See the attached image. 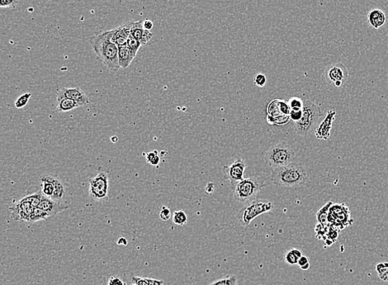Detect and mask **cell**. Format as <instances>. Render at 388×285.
Here are the masks:
<instances>
[{
    "mask_svg": "<svg viewBox=\"0 0 388 285\" xmlns=\"http://www.w3.org/2000/svg\"><path fill=\"white\" fill-rule=\"evenodd\" d=\"M273 183L278 187L301 188L308 181V175L301 162H292L284 167L272 168Z\"/></svg>",
    "mask_w": 388,
    "mask_h": 285,
    "instance_id": "cell-1",
    "label": "cell"
},
{
    "mask_svg": "<svg viewBox=\"0 0 388 285\" xmlns=\"http://www.w3.org/2000/svg\"><path fill=\"white\" fill-rule=\"evenodd\" d=\"M90 41L97 58L103 65L109 71H118V47L112 42L109 31L93 36Z\"/></svg>",
    "mask_w": 388,
    "mask_h": 285,
    "instance_id": "cell-2",
    "label": "cell"
},
{
    "mask_svg": "<svg viewBox=\"0 0 388 285\" xmlns=\"http://www.w3.org/2000/svg\"><path fill=\"white\" fill-rule=\"evenodd\" d=\"M265 186V181L260 177L244 179L232 189L233 197L239 203H250L256 199L258 194Z\"/></svg>",
    "mask_w": 388,
    "mask_h": 285,
    "instance_id": "cell-3",
    "label": "cell"
},
{
    "mask_svg": "<svg viewBox=\"0 0 388 285\" xmlns=\"http://www.w3.org/2000/svg\"><path fill=\"white\" fill-rule=\"evenodd\" d=\"M296 158V152L286 142H279L273 145L265 152V159L272 168L290 164Z\"/></svg>",
    "mask_w": 388,
    "mask_h": 285,
    "instance_id": "cell-4",
    "label": "cell"
},
{
    "mask_svg": "<svg viewBox=\"0 0 388 285\" xmlns=\"http://www.w3.org/2000/svg\"><path fill=\"white\" fill-rule=\"evenodd\" d=\"M323 116V113L316 105L310 100L303 102L302 116L300 121L294 122V127L299 136H306L312 131L318 120Z\"/></svg>",
    "mask_w": 388,
    "mask_h": 285,
    "instance_id": "cell-5",
    "label": "cell"
},
{
    "mask_svg": "<svg viewBox=\"0 0 388 285\" xmlns=\"http://www.w3.org/2000/svg\"><path fill=\"white\" fill-rule=\"evenodd\" d=\"M274 209L271 201L266 200H254L243 207L237 214V219L243 227H247L255 217L268 213Z\"/></svg>",
    "mask_w": 388,
    "mask_h": 285,
    "instance_id": "cell-6",
    "label": "cell"
},
{
    "mask_svg": "<svg viewBox=\"0 0 388 285\" xmlns=\"http://www.w3.org/2000/svg\"><path fill=\"white\" fill-rule=\"evenodd\" d=\"M349 208L345 204H333L328 214L327 223L335 229H345L352 224Z\"/></svg>",
    "mask_w": 388,
    "mask_h": 285,
    "instance_id": "cell-7",
    "label": "cell"
},
{
    "mask_svg": "<svg viewBox=\"0 0 388 285\" xmlns=\"http://www.w3.org/2000/svg\"><path fill=\"white\" fill-rule=\"evenodd\" d=\"M289 102L285 100H274L270 102L267 108L268 122L277 125H284L290 119Z\"/></svg>",
    "mask_w": 388,
    "mask_h": 285,
    "instance_id": "cell-8",
    "label": "cell"
},
{
    "mask_svg": "<svg viewBox=\"0 0 388 285\" xmlns=\"http://www.w3.org/2000/svg\"><path fill=\"white\" fill-rule=\"evenodd\" d=\"M109 191V179L106 172H99L90 180V196L96 201H107Z\"/></svg>",
    "mask_w": 388,
    "mask_h": 285,
    "instance_id": "cell-9",
    "label": "cell"
},
{
    "mask_svg": "<svg viewBox=\"0 0 388 285\" xmlns=\"http://www.w3.org/2000/svg\"><path fill=\"white\" fill-rule=\"evenodd\" d=\"M325 77L329 84L340 87L349 78V71L344 64H332L325 69Z\"/></svg>",
    "mask_w": 388,
    "mask_h": 285,
    "instance_id": "cell-10",
    "label": "cell"
},
{
    "mask_svg": "<svg viewBox=\"0 0 388 285\" xmlns=\"http://www.w3.org/2000/svg\"><path fill=\"white\" fill-rule=\"evenodd\" d=\"M246 169V163L241 158H238L229 166H224V176L230 181L231 188L244 180V175Z\"/></svg>",
    "mask_w": 388,
    "mask_h": 285,
    "instance_id": "cell-11",
    "label": "cell"
},
{
    "mask_svg": "<svg viewBox=\"0 0 388 285\" xmlns=\"http://www.w3.org/2000/svg\"><path fill=\"white\" fill-rule=\"evenodd\" d=\"M31 204L26 197L10 207L9 211L12 214L13 219L19 222H27L29 221V217L33 211Z\"/></svg>",
    "mask_w": 388,
    "mask_h": 285,
    "instance_id": "cell-12",
    "label": "cell"
},
{
    "mask_svg": "<svg viewBox=\"0 0 388 285\" xmlns=\"http://www.w3.org/2000/svg\"><path fill=\"white\" fill-rule=\"evenodd\" d=\"M336 111L330 110L328 111L327 115L325 116L324 121L320 123V126L315 130V137L318 140L327 141L330 139V132L332 129L333 121L335 120Z\"/></svg>",
    "mask_w": 388,
    "mask_h": 285,
    "instance_id": "cell-13",
    "label": "cell"
},
{
    "mask_svg": "<svg viewBox=\"0 0 388 285\" xmlns=\"http://www.w3.org/2000/svg\"><path fill=\"white\" fill-rule=\"evenodd\" d=\"M38 208L45 211L46 214H48L49 216L51 217L56 216L60 212L68 210L69 206L66 204L60 203V202L54 201L52 199L43 196L41 199V203L38 206Z\"/></svg>",
    "mask_w": 388,
    "mask_h": 285,
    "instance_id": "cell-14",
    "label": "cell"
},
{
    "mask_svg": "<svg viewBox=\"0 0 388 285\" xmlns=\"http://www.w3.org/2000/svg\"><path fill=\"white\" fill-rule=\"evenodd\" d=\"M57 94L62 95L64 97L76 101L81 107L90 103L89 97L80 87H63L58 90Z\"/></svg>",
    "mask_w": 388,
    "mask_h": 285,
    "instance_id": "cell-15",
    "label": "cell"
},
{
    "mask_svg": "<svg viewBox=\"0 0 388 285\" xmlns=\"http://www.w3.org/2000/svg\"><path fill=\"white\" fill-rule=\"evenodd\" d=\"M110 36L113 43L117 47L126 46L128 37L131 35V22L121 25L115 29L110 30Z\"/></svg>",
    "mask_w": 388,
    "mask_h": 285,
    "instance_id": "cell-16",
    "label": "cell"
},
{
    "mask_svg": "<svg viewBox=\"0 0 388 285\" xmlns=\"http://www.w3.org/2000/svg\"><path fill=\"white\" fill-rule=\"evenodd\" d=\"M131 35L136 40H138L142 46L148 43L153 37V34L150 31L144 28L142 21L131 22Z\"/></svg>",
    "mask_w": 388,
    "mask_h": 285,
    "instance_id": "cell-17",
    "label": "cell"
},
{
    "mask_svg": "<svg viewBox=\"0 0 388 285\" xmlns=\"http://www.w3.org/2000/svg\"><path fill=\"white\" fill-rule=\"evenodd\" d=\"M54 182H55V190L51 199L60 203L68 205L67 198H68L69 189L66 184L57 177H54Z\"/></svg>",
    "mask_w": 388,
    "mask_h": 285,
    "instance_id": "cell-18",
    "label": "cell"
},
{
    "mask_svg": "<svg viewBox=\"0 0 388 285\" xmlns=\"http://www.w3.org/2000/svg\"><path fill=\"white\" fill-rule=\"evenodd\" d=\"M136 56V54H134L126 45L118 47V62L120 68L124 70L128 68Z\"/></svg>",
    "mask_w": 388,
    "mask_h": 285,
    "instance_id": "cell-19",
    "label": "cell"
},
{
    "mask_svg": "<svg viewBox=\"0 0 388 285\" xmlns=\"http://www.w3.org/2000/svg\"><path fill=\"white\" fill-rule=\"evenodd\" d=\"M56 97V111L58 112H67L81 107L76 101L64 97L62 95L57 94Z\"/></svg>",
    "mask_w": 388,
    "mask_h": 285,
    "instance_id": "cell-20",
    "label": "cell"
},
{
    "mask_svg": "<svg viewBox=\"0 0 388 285\" xmlns=\"http://www.w3.org/2000/svg\"><path fill=\"white\" fill-rule=\"evenodd\" d=\"M368 20L370 26L374 29H379L386 22V15L382 10H372L368 15Z\"/></svg>",
    "mask_w": 388,
    "mask_h": 285,
    "instance_id": "cell-21",
    "label": "cell"
},
{
    "mask_svg": "<svg viewBox=\"0 0 388 285\" xmlns=\"http://www.w3.org/2000/svg\"><path fill=\"white\" fill-rule=\"evenodd\" d=\"M41 192L42 195L48 198H51L55 190V182H54V176L50 175H44L41 177Z\"/></svg>",
    "mask_w": 388,
    "mask_h": 285,
    "instance_id": "cell-22",
    "label": "cell"
},
{
    "mask_svg": "<svg viewBox=\"0 0 388 285\" xmlns=\"http://www.w3.org/2000/svg\"><path fill=\"white\" fill-rule=\"evenodd\" d=\"M301 256H302V253H301V251L293 248L285 254V261L291 266L297 265L299 259L301 258Z\"/></svg>",
    "mask_w": 388,
    "mask_h": 285,
    "instance_id": "cell-23",
    "label": "cell"
},
{
    "mask_svg": "<svg viewBox=\"0 0 388 285\" xmlns=\"http://www.w3.org/2000/svg\"><path fill=\"white\" fill-rule=\"evenodd\" d=\"M333 205V202L329 201L328 203L325 204L322 208H320V211L316 214V219L319 223H327L328 214L330 211V207Z\"/></svg>",
    "mask_w": 388,
    "mask_h": 285,
    "instance_id": "cell-24",
    "label": "cell"
},
{
    "mask_svg": "<svg viewBox=\"0 0 388 285\" xmlns=\"http://www.w3.org/2000/svg\"><path fill=\"white\" fill-rule=\"evenodd\" d=\"M48 217H50L48 214H46L45 211L37 207V208L33 209L32 214L30 215L28 222H38V221H41V220L47 219Z\"/></svg>",
    "mask_w": 388,
    "mask_h": 285,
    "instance_id": "cell-25",
    "label": "cell"
},
{
    "mask_svg": "<svg viewBox=\"0 0 388 285\" xmlns=\"http://www.w3.org/2000/svg\"><path fill=\"white\" fill-rule=\"evenodd\" d=\"M173 222H175V224L180 225V226H184V225L187 224V214H186L185 211H175L174 214H173Z\"/></svg>",
    "mask_w": 388,
    "mask_h": 285,
    "instance_id": "cell-26",
    "label": "cell"
},
{
    "mask_svg": "<svg viewBox=\"0 0 388 285\" xmlns=\"http://www.w3.org/2000/svg\"><path fill=\"white\" fill-rule=\"evenodd\" d=\"M376 271L379 274V278L384 282H388V263L381 262L376 266Z\"/></svg>",
    "mask_w": 388,
    "mask_h": 285,
    "instance_id": "cell-27",
    "label": "cell"
},
{
    "mask_svg": "<svg viewBox=\"0 0 388 285\" xmlns=\"http://www.w3.org/2000/svg\"><path fill=\"white\" fill-rule=\"evenodd\" d=\"M237 277L235 276H228L218 281H214L207 285H237Z\"/></svg>",
    "mask_w": 388,
    "mask_h": 285,
    "instance_id": "cell-28",
    "label": "cell"
},
{
    "mask_svg": "<svg viewBox=\"0 0 388 285\" xmlns=\"http://www.w3.org/2000/svg\"><path fill=\"white\" fill-rule=\"evenodd\" d=\"M42 197H43V195H42L41 191H37L36 193L30 195V196H26V198L29 201L32 208H37V207H38L39 205L41 203Z\"/></svg>",
    "mask_w": 388,
    "mask_h": 285,
    "instance_id": "cell-29",
    "label": "cell"
},
{
    "mask_svg": "<svg viewBox=\"0 0 388 285\" xmlns=\"http://www.w3.org/2000/svg\"><path fill=\"white\" fill-rule=\"evenodd\" d=\"M126 46H128L129 49L131 50L132 52L136 55L142 45H141V42H140L138 40H136L135 37H133L131 35H130V36L128 37V40H127V42H126Z\"/></svg>",
    "mask_w": 388,
    "mask_h": 285,
    "instance_id": "cell-30",
    "label": "cell"
},
{
    "mask_svg": "<svg viewBox=\"0 0 388 285\" xmlns=\"http://www.w3.org/2000/svg\"><path fill=\"white\" fill-rule=\"evenodd\" d=\"M31 97H32V94H31V93H28V92H26L24 94L21 95V96L17 98V101L15 102V107H16V108H23L25 106H27Z\"/></svg>",
    "mask_w": 388,
    "mask_h": 285,
    "instance_id": "cell-31",
    "label": "cell"
},
{
    "mask_svg": "<svg viewBox=\"0 0 388 285\" xmlns=\"http://www.w3.org/2000/svg\"><path fill=\"white\" fill-rule=\"evenodd\" d=\"M289 105L291 111H300L303 107V102L298 97H292L289 100Z\"/></svg>",
    "mask_w": 388,
    "mask_h": 285,
    "instance_id": "cell-32",
    "label": "cell"
},
{
    "mask_svg": "<svg viewBox=\"0 0 388 285\" xmlns=\"http://www.w3.org/2000/svg\"><path fill=\"white\" fill-rule=\"evenodd\" d=\"M18 3V0H0V9L15 8Z\"/></svg>",
    "mask_w": 388,
    "mask_h": 285,
    "instance_id": "cell-33",
    "label": "cell"
},
{
    "mask_svg": "<svg viewBox=\"0 0 388 285\" xmlns=\"http://www.w3.org/2000/svg\"><path fill=\"white\" fill-rule=\"evenodd\" d=\"M254 82H255V85H257L258 87H265L267 83V77L263 73H259L254 78Z\"/></svg>",
    "mask_w": 388,
    "mask_h": 285,
    "instance_id": "cell-34",
    "label": "cell"
},
{
    "mask_svg": "<svg viewBox=\"0 0 388 285\" xmlns=\"http://www.w3.org/2000/svg\"><path fill=\"white\" fill-rule=\"evenodd\" d=\"M297 265H298L299 267H300L301 270H303V271H307V270L310 269V260H309V258L307 257V256H303V255H302L301 258L299 259L298 263H297Z\"/></svg>",
    "mask_w": 388,
    "mask_h": 285,
    "instance_id": "cell-35",
    "label": "cell"
},
{
    "mask_svg": "<svg viewBox=\"0 0 388 285\" xmlns=\"http://www.w3.org/2000/svg\"><path fill=\"white\" fill-rule=\"evenodd\" d=\"M160 219H162L163 221H168L170 219L171 217V212H170V208L163 206L161 208L160 213Z\"/></svg>",
    "mask_w": 388,
    "mask_h": 285,
    "instance_id": "cell-36",
    "label": "cell"
},
{
    "mask_svg": "<svg viewBox=\"0 0 388 285\" xmlns=\"http://www.w3.org/2000/svg\"><path fill=\"white\" fill-rule=\"evenodd\" d=\"M301 116H302V110H300V111H291V110L290 111V119L294 122L300 121Z\"/></svg>",
    "mask_w": 388,
    "mask_h": 285,
    "instance_id": "cell-37",
    "label": "cell"
},
{
    "mask_svg": "<svg viewBox=\"0 0 388 285\" xmlns=\"http://www.w3.org/2000/svg\"><path fill=\"white\" fill-rule=\"evenodd\" d=\"M131 285H148V284L146 282V278L134 276L132 280H131Z\"/></svg>",
    "mask_w": 388,
    "mask_h": 285,
    "instance_id": "cell-38",
    "label": "cell"
},
{
    "mask_svg": "<svg viewBox=\"0 0 388 285\" xmlns=\"http://www.w3.org/2000/svg\"><path fill=\"white\" fill-rule=\"evenodd\" d=\"M107 285H126V283H124L123 281H121V279L117 278V277H111L108 281V284Z\"/></svg>",
    "mask_w": 388,
    "mask_h": 285,
    "instance_id": "cell-39",
    "label": "cell"
},
{
    "mask_svg": "<svg viewBox=\"0 0 388 285\" xmlns=\"http://www.w3.org/2000/svg\"><path fill=\"white\" fill-rule=\"evenodd\" d=\"M142 26L147 31H151L154 27V22L150 19H146L142 21Z\"/></svg>",
    "mask_w": 388,
    "mask_h": 285,
    "instance_id": "cell-40",
    "label": "cell"
},
{
    "mask_svg": "<svg viewBox=\"0 0 388 285\" xmlns=\"http://www.w3.org/2000/svg\"><path fill=\"white\" fill-rule=\"evenodd\" d=\"M146 281L148 285H164V281H157V280L151 278H146Z\"/></svg>",
    "mask_w": 388,
    "mask_h": 285,
    "instance_id": "cell-41",
    "label": "cell"
},
{
    "mask_svg": "<svg viewBox=\"0 0 388 285\" xmlns=\"http://www.w3.org/2000/svg\"><path fill=\"white\" fill-rule=\"evenodd\" d=\"M215 190V185L212 182H209L205 187V192L207 194H212Z\"/></svg>",
    "mask_w": 388,
    "mask_h": 285,
    "instance_id": "cell-42",
    "label": "cell"
},
{
    "mask_svg": "<svg viewBox=\"0 0 388 285\" xmlns=\"http://www.w3.org/2000/svg\"><path fill=\"white\" fill-rule=\"evenodd\" d=\"M158 152L157 151H154V152H150L146 154V161H147V162H150L152 161V160L155 158L156 156H157Z\"/></svg>",
    "mask_w": 388,
    "mask_h": 285,
    "instance_id": "cell-43",
    "label": "cell"
},
{
    "mask_svg": "<svg viewBox=\"0 0 388 285\" xmlns=\"http://www.w3.org/2000/svg\"><path fill=\"white\" fill-rule=\"evenodd\" d=\"M160 157H159V156L157 155V156H156V157H155V158H154V159L152 160L151 162H150V164L152 165V166H157V165L160 163Z\"/></svg>",
    "mask_w": 388,
    "mask_h": 285,
    "instance_id": "cell-44",
    "label": "cell"
},
{
    "mask_svg": "<svg viewBox=\"0 0 388 285\" xmlns=\"http://www.w3.org/2000/svg\"><path fill=\"white\" fill-rule=\"evenodd\" d=\"M117 244L126 246V245H127V240H126V238H124V237H120L118 241H117Z\"/></svg>",
    "mask_w": 388,
    "mask_h": 285,
    "instance_id": "cell-45",
    "label": "cell"
},
{
    "mask_svg": "<svg viewBox=\"0 0 388 285\" xmlns=\"http://www.w3.org/2000/svg\"><path fill=\"white\" fill-rule=\"evenodd\" d=\"M111 140H112V142H114L117 141V138H116V136H114V137H112V138L111 139Z\"/></svg>",
    "mask_w": 388,
    "mask_h": 285,
    "instance_id": "cell-46",
    "label": "cell"
}]
</instances>
